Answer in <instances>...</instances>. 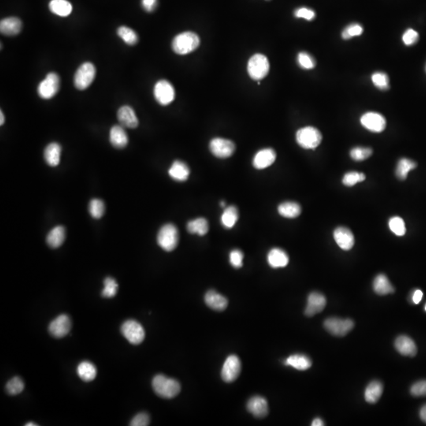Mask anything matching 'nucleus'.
Segmentation results:
<instances>
[{
    "label": "nucleus",
    "instance_id": "obj_47",
    "mask_svg": "<svg viewBox=\"0 0 426 426\" xmlns=\"http://www.w3.org/2000/svg\"><path fill=\"white\" fill-rule=\"evenodd\" d=\"M244 254L240 249H233L230 252V264L235 268H240L243 264Z\"/></svg>",
    "mask_w": 426,
    "mask_h": 426
},
{
    "label": "nucleus",
    "instance_id": "obj_12",
    "mask_svg": "<svg viewBox=\"0 0 426 426\" xmlns=\"http://www.w3.org/2000/svg\"><path fill=\"white\" fill-rule=\"evenodd\" d=\"M241 372V361L236 355H230L223 363L221 376L223 381L231 383L235 381Z\"/></svg>",
    "mask_w": 426,
    "mask_h": 426
},
{
    "label": "nucleus",
    "instance_id": "obj_1",
    "mask_svg": "<svg viewBox=\"0 0 426 426\" xmlns=\"http://www.w3.org/2000/svg\"><path fill=\"white\" fill-rule=\"evenodd\" d=\"M155 393L164 398H172L177 396L181 391V385L178 380L168 377L162 374L154 376L152 382Z\"/></svg>",
    "mask_w": 426,
    "mask_h": 426
},
{
    "label": "nucleus",
    "instance_id": "obj_42",
    "mask_svg": "<svg viewBox=\"0 0 426 426\" xmlns=\"http://www.w3.org/2000/svg\"><path fill=\"white\" fill-rule=\"evenodd\" d=\"M372 82L374 86L378 89H380V90H387L390 87L388 76L386 75L385 73H374L372 76Z\"/></svg>",
    "mask_w": 426,
    "mask_h": 426
},
{
    "label": "nucleus",
    "instance_id": "obj_33",
    "mask_svg": "<svg viewBox=\"0 0 426 426\" xmlns=\"http://www.w3.org/2000/svg\"><path fill=\"white\" fill-rule=\"evenodd\" d=\"M49 9L60 17H67L72 12L73 7L67 0H52L49 4Z\"/></svg>",
    "mask_w": 426,
    "mask_h": 426
},
{
    "label": "nucleus",
    "instance_id": "obj_4",
    "mask_svg": "<svg viewBox=\"0 0 426 426\" xmlns=\"http://www.w3.org/2000/svg\"><path fill=\"white\" fill-rule=\"evenodd\" d=\"M269 70V62L264 55H253L248 62V74L253 80H262L268 75Z\"/></svg>",
    "mask_w": 426,
    "mask_h": 426
},
{
    "label": "nucleus",
    "instance_id": "obj_44",
    "mask_svg": "<svg viewBox=\"0 0 426 426\" xmlns=\"http://www.w3.org/2000/svg\"><path fill=\"white\" fill-rule=\"evenodd\" d=\"M365 179V175L363 173L351 171L346 173L342 179V183L346 186H353L357 183L363 182Z\"/></svg>",
    "mask_w": 426,
    "mask_h": 426
},
{
    "label": "nucleus",
    "instance_id": "obj_53",
    "mask_svg": "<svg viewBox=\"0 0 426 426\" xmlns=\"http://www.w3.org/2000/svg\"><path fill=\"white\" fill-rule=\"evenodd\" d=\"M423 297L422 291L420 290H416L413 294V302L415 304H418L421 301Z\"/></svg>",
    "mask_w": 426,
    "mask_h": 426
},
{
    "label": "nucleus",
    "instance_id": "obj_31",
    "mask_svg": "<svg viewBox=\"0 0 426 426\" xmlns=\"http://www.w3.org/2000/svg\"><path fill=\"white\" fill-rule=\"evenodd\" d=\"M66 238V231L63 226L54 227L47 236V243L50 247H60L63 245Z\"/></svg>",
    "mask_w": 426,
    "mask_h": 426
},
{
    "label": "nucleus",
    "instance_id": "obj_36",
    "mask_svg": "<svg viewBox=\"0 0 426 426\" xmlns=\"http://www.w3.org/2000/svg\"><path fill=\"white\" fill-rule=\"evenodd\" d=\"M416 167H417V164L413 160L406 158L401 159L397 164L396 171H395L397 177L400 180H405L409 171L414 169Z\"/></svg>",
    "mask_w": 426,
    "mask_h": 426
},
{
    "label": "nucleus",
    "instance_id": "obj_6",
    "mask_svg": "<svg viewBox=\"0 0 426 426\" xmlns=\"http://www.w3.org/2000/svg\"><path fill=\"white\" fill-rule=\"evenodd\" d=\"M121 332L123 336L133 345L142 343L145 339V329L139 322L134 320L125 321L121 327Z\"/></svg>",
    "mask_w": 426,
    "mask_h": 426
},
{
    "label": "nucleus",
    "instance_id": "obj_17",
    "mask_svg": "<svg viewBox=\"0 0 426 426\" xmlns=\"http://www.w3.org/2000/svg\"><path fill=\"white\" fill-rule=\"evenodd\" d=\"M326 302L325 297L323 294L318 292L311 293L308 297L305 314L307 316H313L320 313L325 307Z\"/></svg>",
    "mask_w": 426,
    "mask_h": 426
},
{
    "label": "nucleus",
    "instance_id": "obj_58",
    "mask_svg": "<svg viewBox=\"0 0 426 426\" xmlns=\"http://www.w3.org/2000/svg\"><path fill=\"white\" fill-rule=\"evenodd\" d=\"M220 205H221V207H223V208H224V207L226 206V203L224 201H221V202H220Z\"/></svg>",
    "mask_w": 426,
    "mask_h": 426
},
{
    "label": "nucleus",
    "instance_id": "obj_37",
    "mask_svg": "<svg viewBox=\"0 0 426 426\" xmlns=\"http://www.w3.org/2000/svg\"><path fill=\"white\" fill-rule=\"evenodd\" d=\"M118 36L128 45H135L138 42V36L132 29L127 27H119Z\"/></svg>",
    "mask_w": 426,
    "mask_h": 426
},
{
    "label": "nucleus",
    "instance_id": "obj_7",
    "mask_svg": "<svg viewBox=\"0 0 426 426\" xmlns=\"http://www.w3.org/2000/svg\"><path fill=\"white\" fill-rule=\"evenodd\" d=\"M95 77V66L91 63H85L79 67L75 73L74 79L75 87L79 90H86L93 83Z\"/></svg>",
    "mask_w": 426,
    "mask_h": 426
},
{
    "label": "nucleus",
    "instance_id": "obj_45",
    "mask_svg": "<svg viewBox=\"0 0 426 426\" xmlns=\"http://www.w3.org/2000/svg\"><path fill=\"white\" fill-rule=\"evenodd\" d=\"M298 64L302 69L311 70L316 66V61L309 53H300L298 56Z\"/></svg>",
    "mask_w": 426,
    "mask_h": 426
},
{
    "label": "nucleus",
    "instance_id": "obj_34",
    "mask_svg": "<svg viewBox=\"0 0 426 426\" xmlns=\"http://www.w3.org/2000/svg\"><path fill=\"white\" fill-rule=\"evenodd\" d=\"M285 365L293 367L298 370H307L312 365V361L307 356L303 354H294L290 356L286 361Z\"/></svg>",
    "mask_w": 426,
    "mask_h": 426
},
{
    "label": "nucleus",
    "instance_id": "obj_14",
    "mask_svg": "<svg viewBox=\"0 0 426 426\" xmlns=\"http://www.w3.org/2000/svg\"><path fill=\"white\" fill-rule=\"evenodd\" d=\"M71 329V320L66 314L60 315L51 322L49 330L51 335L60 339L69 333Z\"/></svg>",
    "mask_w": 426,
    "mask_h": 426
},
{
    "label": "nucleus",
    "instance_id": "obj_18",
    "mask_svg": "<svg viewBox=\"0 0 426 426\" xmlns=\"http://www.w3.org/2000/svg\"><path fill=\"white\" fill-rule=\"evenodd\" d=\"M117 116L119 123H121L123 127L134 129L138 127V124H139L138 117H137L134 109L131 107L127 106V105H125V106L119 108V111H118Z\"/></svg>",
    "mask_w": 426,
    "mask_h": 426
},
{
    "label": "nucleus",
    "instance_id": "obj_48",
    "mask_svg": "<svg viewBox=\"0 0 426 426\" xmlns=\"http://www.w3.org/2000/svg\"><path fill=\"white\" fill-rule=\"evenodd\" d=\"M410 393L415 397L426 396V380H420L413 383Z\"/></svg>",
    "mask_w": 426,
    "mask_h": 426
},
{
    "label": "nucleus",
    "instance_id": "obj_46",
    "mask_svg": "<svg viewBox=\"0 0 426 426\" xmlns=\"http://www.w3.org/2000/svg\"><path fill=\"white\" fill-rule=\"evenodd\" d=\"M363 33V28L361 25L354 23L348 26L342 33V39L349 40L354 37L361 35Z\"/></svg>",
    "mask_w": 426,
    "mask_h": 426
},
{
    "label": "nucleus",
    "instance_id": "obj_13",
    "mask_svg": "<svg viewBox=\"0 0 426 426\" xmlns=\"http://www.w3.org/2000/svg\"><path fill=\"white\" fill-rule=\"evenodd\" d=\"M363 127L374 133H380L386 127V119L380 114L376 112H367L361 118Z\"/></svg>",
    "mask_w": 426,
    "mask_h": 426
},
{
    "label": "nucleus",
    "instance_id": "obj_56",
    "mask_svg": "<svg viewBox=\"0 0 426 426\" xmlns=\"http://www.w3.org/2000/svg\"><path fill=\"white\" fill-rule=\"evenodd\" d=\"M0 116H1V121H0V124L2 126L4 123V121H5V117H4V113H3L2 111L0 112Z\"/></svg>",
    "mask_w": 426,
    "mask_h": 426
},
{
    "label": "nucleus",
    "instance_id": "obj_40",
    "mask_svg": "<svg viewBox=\"0 0 426 426\" xmlns=\"http://www.w3.org/2000/svg\"><path fill=\"white\" fill-rule=\"evenodd\" d=\"M90 215L95 219H100L105 214V205L100 199H93L89 205Z\"/></svg>",
    "mask_w": 426,
    "mask_h": 426
},
{
    "label": "nucleus",
    "instance_id": "obj_35",
    "mask_svg": "<svg viewBox=\"0 0 426 426\" xmlns=\"http://www.w3.org/2000/svg\"><path fill=\"white\" fill-rule=\"evenodd\" d=\"M383 393V385L380 381L371 382L365 391V401L368 403H376L380 399Z\"/></svg>",
    "mask_w": 426,
    "mask_h": 426
},
{
    "label": "nucleus",
    "instance_id": "obj_21",
    "mask_svg": "<svg viewBox=\"0 0 426 426\" xmlns=\"http://www.w3.org/2000/svg\"><path fill=\"white\" fill-rule=\"evenodd\" d=\"M190 168L186 163L181 160H175L168 170V175L171 179L177 182H185L190 176Z\"/></svg>",
    "mask_w": 426,
    "mask_h": 426
},
{
    "label": "nucleus",
    "instance_id": "obj_24",
    "mask_svg": "<svg viewBox=\"0 0 426 426\" xmlns=\"http://www.w3.org/2000/svg\"><path fill=\"white\" fill-rule=\"evenodd\" d=\"M23 23L20 19L15 17L7 18L0 23V32L4 35H18L22 31Z\"/></svg>",
    "mask_w": 426,
    "mask_h": 426
},
{
    "label": "nucleus",
    "instance_id": "obj_41",
    "mask_svg": "<svg viewBox=\"0 0 426 426\" xmlns=\"http://www.w3.org/2000/svg\"><path fill=\"white\" fill-rule=\"evenodd\" d=\"M105 288L102 290V296L105 298H113L117 294L118 286L116 279L112 277H107L105 279Z\"/></svg>",
    "mask_w": 426,
    "mask_h": 426
},
{
    "label": "nucleus",
    "instance_id": "obj_19",
    "mask_svg": "<svg viewBox=\"0 0 426 426\" xmlns=\"http://www.w3.org/2000/svg\"><path fill=\"white\" fill-rule=\"evenodd\" d=\"M334 238L338 246L343 250H350L354 244V235L346 227H339L334 231Z\"/></svg>",
    "mask_w": 426,
    "mask_h": 426
},
{
    "label": "nucleus",
    "instance_id": "obj_20",
    "mask_svg": "<svg viewBox=\"0 0 426 426\" xmlns=\"http://www.w3.org/2000/svg\"><path fill=\"white\" fill-rule=\"evenodd\" d=\"M395 349L399 354L408 357H413L417 354V346L413 339L406 335H400L394 342Z\"/></svg>",
    "mask_w": 426,
    "mask_h": 426
},
{
    "label": "nucleus",
    "instance_id": "obj_25",
    "mask_svg": "<svg viewBox=\"0 0 426 426\" xmlns=\"http://www.w3.org/2000/svg\"><path fill=\"white\" fill-rule=\"evenodd\" d=\"M110 142L116 149H123L129 142L128 136L123 126H114L110 131Z\"/></svg>",
    "mask_w": 426,
    "mask_h": 426
},
{
    "label": "nucleus",
    "instance_id": "obj_38",
    "mask_svg": "<svg viewBox=\"0 0 426 426\" xmlns=\"http://www.w3.org/2000/svg\"><path fill=\"white\" fill-rule=\"evenodd\" d=\"M24 387L23 380L19 376H15L7 383L6 391L11 395H17L23 392Z\"/></svg>",
    "mask_w": 426,
    "mask_h": 426
},
{
    "label": "nucleus",
    "instance_id": "obj_30",
    "mask_svg": "<svg viewBox=\"0 0 426 426\" xmlns=\"http://www.w3.org/2000/svg\"><path fill=\"white\" fill-rule=\"evenodd\" d=\"M186 229L190 234H196L200 236H204L209 231V223L205 218H196L194 220H190L188 222L186 225Z\"/></svg>",
    "mask_w": 426,
    "mask_h": 426
},
{
    "label": "nucleus",
    "instance_id": "obj_15",
    "mask_svg": "<svg viewBox=\"0 0 426 426\" xmlns=\"http://www.w3.org/2000/svg\"><path fill=\"white\" fill-rule=\"evenodd\" d=\"M275 159L276 153L273 149L270 148L261 149L253 157V166L255 169H265L275 162Z\"/></svg>",
    "mask_w": 426,
    "mask_h": 426
},
{
    "label": "nucleus",
    "instance_id": "obj_57",
    "mask_svg": "<svg viewBox=\"0 0 426 426\" xmlns=\"http://www.w3.org/2000/svg\"><path fill=\"white\" fill-rule=\"evenodd\" d=\"M37 425H38V424H36V423H34V422H30V423H27V424H26V426H37Z\"/></svg>",
    "mask_w": 426,
    "mask_h": 426
},
{
    "label": "nucleus",
    "instance_id": "obj_39",
    "mask_svg": "<svg viewBox=\"0 0 426 426\" xmlns=\"http://www.w3.org/2000/svg\"><path fill=\"white\" fill-rule=\"evenodd\" d=\"M389 228L398 236H403L406 234V226L402 218L394 216L389 220Z\"/></svg>",
    "mask_w": 426,
    "mask_h": 426
},
{
    "label": "nucleus",
    "instance_id": "obj_50",
    "mask_svg": "<svg viewBox=\"0 0 426 426\" xmlns=\"http://www.w3.org/2000/svg\"><path fill=\"white\" fill-rule=\"evenodd\" d=\"M294 16L298 19H304L307 21H312L316 17V14L313 10L306 8H301L296 10Z\"/></svg>",
    "mask_w": 426,
    "mask_h": 426
},
{
    "label": "nucleus",
    "instance_id": "obj_59",
    "mask_svg": "<svg viewBox=\"0 0 426 426\" xmlns=\"http://www.w3.org/2000/svg\"><path fill=\"white\" fill-rule=\"evenodd\" d=\"M424 309H425V311H426V305H425V308H424Z\"/></svg>",
    "mask_w": 426,
    "mask_h": 426
},
{
    "label": "nucleus",
    "instance_id": "obj_3",
    "mask_svg": "<svg viewBox=\"0 0 426 426\" xmlns=\"http://www.w3.org/2000/svg\"><path fill=\"white\" fill-rule=\"evenodd\" d=\"M179 240V231L172 223L164 224L157 235V243L166 252L173 251L177 247Z\"/></svg>",
    "mask_w": 426,
    "mask_h": 426
},
{
    "label": "nucleus",
    "instance_id": "obj_26",
    "mask_svg": "<svg viewBox=\"0 0 426 426\" xmlns=\"http://www.w3.org/2000/svg\"><path fill=\"white\" fill-rule=\"evenodd\" d=\"M62 148L58 143L53 142L49 144L45 149V160L51 167L59 165L61 157Z\"/></svg>",
    "mask_w": 426,
    "mask_h": 426
},
{
    "label": "nucleus",
    "instance_id": "obj_43",
    "mask_svg": "<svg viewBox=\"0 0 426 426\" xmlns=\"http://www.w3.org/2000/svg\"><path fill=\"white\" fill-rule=\"evenodd\" d=\"M372 154V150L370 148L356 147L350 151V157L355 161L366 160Z\"/></svg>",
    "mask_w": 426,
    "mask_h": 426
},
{
    "label": "nucleus",
    "instance_id": "obj_23",
    "mask_svg": "<svg viewBox=\"0 0 426 426\" xmlns=\"http://www.w3.org/2000/svg\"><path fill=\"white\" fill-rule=\"evenodd\" d=\"M267 260L270 266L273 268H284L289 263V257L287 253L279 248L271 249L268 252Z\"/></svg>",
    "mask_w": 426,
    "mask_h": 426
},
{
    "label": "nucleus",
    "instance_id": "obj_52",
    "mask_svg": "<svg viewBox=\"0 0 426 426\" xmlns=\"http://www.w3.org/2000/svg\"><path fill=\"white\" fill-rule=\"evenodd\" d=\"M142 6L145 12H153L157 6V0H142Z\"/></svg>",
    "mask_w": 426,
    "mask_h": 426
},
{
    "label": "nucleus",
    "instance_id": "obj_27",
    "mask_svg": "<svg viewBox=\"0 0 426 426\" xmlns=\"http://www.w3.org/2000/svg\"><path fill=\"white\" fill-rule=\"evenodd\" d=\"M373 290L379 295H387L394 293V289L387 276L383 274L378 275L373 281Z\"/></svg>",
    "mask_w": 426,
    "mask_h": 426
},
{
    "label": "nucleus",
    "instance_id": "obj_54",
    "mask_svg": "<svg viewBox=\"0 0 426 426\" xmlns=\"http://www.w3.org/2000/svg\"><path fill=\"white\" fill-rule=\"evenodd\" d=\"M420 417L424 423H426V404L420 408Z\"/></svg>",
    "mask_w": 426,
    "mask_h": 426
},
{
    "label": "nucleus",
    "instance_id": "obj_2",
    "mask_svg": "<svg viewBox=\"0 0 426 426\" xmlns=\"http://www.w3.org/2000/svg\"><path fill=\"white\" fill-rule=\"evenodd\" d=\"M200 38L193 32H184L178 34L171 44V47L176 54L184 56L190 54L199 47Z\"/></svg>",
    "mask_w": 426,
    "mask_h": 426
},
{
    "label": "nucleus",
    "instance_id": "obj_49",
    "mask_svg": "<svg viewBox=\"0 0 426 426\" xmlns=\"http://www.w3.org/2000/svg\"><path fill=\"white\" fill-rule=\"evenodd\" d=\"M418 39V34L415 30H412V29H409V30H406V32L404 33L403 36H402L403 43L407 45V46H410V45H413L417 43Z\"/></svg>",
    "mask_w": 426,
    "mask_h": 426
},
{
    "label": "nucleus",
    "instance_id": "obj_60",
    "mask_svg": "<svg viewBox=\"0 0 426 426\" xmlns=\"http://www.w3.org/2000/svg\"><path fill=\"white\" fill-rule=\"evenodd\" d=\"M425 71H426V67H425Z\"/></svg>",
    "mask_w": 426,
    "mask_h": 426
},
{
    "label": "nucleus",
    "instance_id": "obj_9",
    "mask_svg": "<svg viewBox=\"0 0 426 426\" xmlns=\"http://www.w3.org/2000/svg\"><path fill=\"white\" fill-rule=\"evenodd\" d=\"M209 149L212 154L217 158H229L235 151V145L231 140L216 138L211 140Z\"/></svg>",
    "mask_w": 426,
    "mask_h": 426
},
{
    "label": "nucleus",
    "instance_id": "obj_22",
    "mask_svg": "<svg viewBox=\"0 0 426 426\" xmlns=\"http://www.w3.org/2000/svg\"><path fill=\"white\" fill-rule=\"evenodd\" d=\"M205 302L209 308L216 311L224 310L228 305L227 298L214 290H209L205 294Z\"/></svg>",
    "mask_w": 426,
    "mask_h": 426
},
{
    "label": "nucleus",
    "instance_id": "obj_5",
    "mask_svg": "<svg viewBox=\"0 0 426 426\" xmlns=\"http://www.w3.org/2000/svg\"><path fill=\"white\" fill-rule=\"evenodd\" d=\"M296 141L303 149H316L321 142L322 135L315 127H304L298 130L296 134Z\"/></svg>",
    "mask_w": 426,
    "mask_h": 426
},
{
    "label": "nucleus",
    "instance_id": "obj_16",
    "mask_svg": "<svg viewBox=\"0 0 426 426\" xmlns=\"http://www.w3.org/2000/svg\"><path fill=\"white\" fill-rule=\"evenodd\" d=\"M246 407L249 413L258 418L266 417L268 413V405L267 400L264 397L259 396V395L249 398Z\"/></svg>",
    "mask_w": 426,
    "mask_h": 426
},
{
    "label": "nucleus",
    "instance_id": "obj_32",
    "mask_svg": "<svg viewBox=\"0 0 426 426\" xmlns=\"http://www.w3.org/2000/svg\"><path fill=\"white\" fill-rule=\"evenodd\" d=\"M302 212L301 206L294 201H286L278 207V212L283 217L294 219L298 217Z\"/></svg>",
    "mask_w": 426,
    "mask_h": 426
},
{
    "label": "nucleus",
    "instance_id": "obj_55",
    "mask_svg": "<svg viewBox=\"0 0 426 426\" xmlns=\"http://www.w3.org/2000/svg\"><path fill=\"white\" fill-rule=\"evenodd\" d=\"M312 426H323L324 425V422H323V420L320 418H315L314 420H313V422L311 424Z\"/></svg>",
    "mask_w": 426,
    "mask_h": 426
},
{
    "label": "nucleus",
    "instance_id": "obj_8",
    "mask_svg": "<svg viewBox=\"0 0 426 426\" xmlns=\"http://www.w3.org/2000/svg\"><path fill=\"white\" fill-rule=\"evenodd\" d=\"M60 87V79L56 73L51 72L47 75L46 78L40 83L38 93L40 97L45 100H49L56 95Z\"/></svg>",
    "mask_w": 426,
    "mask_h": 426
},
{
    "label": "nucleus",
    "instance_id": "obj_51",
    "mask_svg": "<svg viewBox=\"0 0 426 426\" xmlns=\"http://www.w3.org/2000/svg\"><path fill=\"white\" fill-rule=\"evenodd\" d=\"M150 422L149 415L146 413H139L134 416V418L131 420V426H147Z\"/></svg>",
    "mask_w": 426,
    "mask_h": 426
},
{
    "label": "nucleus",
    "instance_id": "obj_28",
    "mask_svg": "<svg viewBox=\"0 0 426 426\" xmlns=\"http://www.w3.org/2000/svg\"><path fill=\"white\" fill-rule=\"evenodd\" d=\"M238 220V210L236 206L227 207L220 217V222L226 229H232Z\"/></svg>",
    "mask_w": 426,
    "mask_h": 426
},
{
    "label": "nucleus",
    "instance_id": "obj_29",
    "mask_svg": "<svg viewBox=\"0 0 426 426\" xmlns=\"http://www.w3.org/2000/svg\"><path fill=\"white\" fill-rule=\"evenodd\" d=\"M77 372L83 381L90 382L97 376V369L90 361H82L77 368Z\"/></svg>",
    "mask_w": 426,
    "mask_h": 426
},
{
    "label": "nucleus",
    "instance_id": "obj_10",
    "mask_svg": "<svg viewBox=\"0 0 426 426\" xmlns=\"http://www.w3.org/2000/svg\"><path fill=\"white\" fill-rule=\"evenodd\" d=\"M354 321L350 319H340L331 317L324 323V328L335 336H344L354 328Z\"/></svg>",
    "mask_w": 426,
    "mask_h": 426
},
{
    "label": "nucleus",
    "instance_id": "obj_11",
    "mask_svg": "<svg viewBox=\"0 0 426 426\" xmlns=\"http://www.w3.org/2000/svg\"><path fill=\"white\" fill-rule=\"evenodd\" d=\"M154 97L160 105H170L175 100V89L168 81H159L154 86Z\"/></svg>",
    "mask_w": 426,
    "mask_h": 426
}]
</instances>
